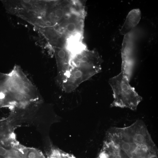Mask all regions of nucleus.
Segmentation results:
<instances>
[{"label":"nucleus","mask_w":158,"mask_h":158,"mask_svg":"<svg viewBox=\"0 0 158 158\" xmlns=\"http://www.w3.org/2000/svg\"><path fill=\"white\" fill-rule=\"evenodd\" d=\"M42 101L37 88L18 66L7 73H0V108H8L15 114Z\"/></svg>","instance_id":"1"},{"label":"nucleus","mask_w":158,"mask_h":158,"mask_svg":"<svg viewBox=\"0 0 158 158\" xmlns=\"http://www.w3.org/2000/svg\"><path fill=\"white\" fill-rule=\"evenodd\" d=\"M105 138L128 158H157V149L143 121L124 127H112Z\"/></svg>","instance_id":"2"},{"label":"nucleus","mask_w":158,"mask_h":158,"mask_svg":"<svg viewBox=\"0 0 158 158\" xmlns=\"http://www.w3.org/2000/svg\"><path fill=\"white\" fill-rule=\"evenodd\" d=\"M98 52L84 49L72 55L65 72L56 78L62 90L69 92L101 70L103 62Z\"/></svg>","instance_id":"3"},{"label":"nucleus","mask_w":158,"mask_h":158,"mask_svg":"<svg viewBox=\"0 0 158 158\" xmlns=\"http://www.w3.org/2000/svg\"><path fill=\"white\" fill-rule=\"evenodd\" d=\"M131 77L121 71L117 75L110 78L109 83L113 92L114 100L111 107L128 108L136 110L142 97L129 83Z\"/></svg>","instance_id":"4"},{"label":"nucleus","mask_w":158,"mask_h":158,"mask_svg":"<svg viewBox=\"0 0 158 158\" xmlns=\"http://www.w3.org/2000/svg\"><path fill=\"white\" fill-rule=\"evenodd\" d=\"M53 49L57 64V77L62 75L67 68L71 54L65 48H54Z\"/></svg>","instance_id":"5"},{"label":"nucleus","mask_w":158,"mask_h":158,"mask_svg":"<svg viewBox=\"0 0 158 158\" xmlns=\"http://www.w3.org/2000/svg\"><path fill=\"white\" fill-rule=\"evenodd\" d=\"M141 18V12L139 9H134L128 14L120 32L125 35L132 30L139 23Z\"/></svg>","instance_id":"6"}]
</instances>
